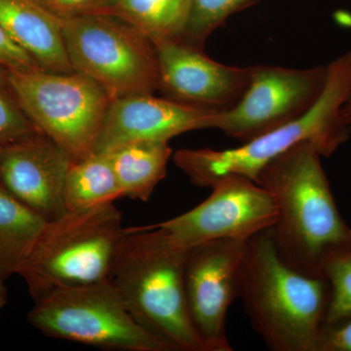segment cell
Segmentation results:
<instances>
[{
	"mask_svg": "<svg viewBox=\"0 0 351 351\" xmlns=\"http://www.w3.org/2000/svg\"><path fill=\"white\" fill-rule=\"evenodd\" d=\"M321 156L301 143L267 164L256 182L276 201L271 232L278 255L297 271L324 278L325 262L350 243L351 230L337 208Z\"/></svg>",
	"mask_w": 351,
	"mask_h": 351,
	"instance_id": "cell-1",
	"label": "cell"
},
{
	"mask_svg": "<svg viewBox=\"0 0 351 351\" xmlns=\"http://www.w3.org/2000/svg\"><path fill=\"white\" fill-rule=\"evenodd\" d=\"M329 295L326 279L306 276L284 262L271 228L247 240L239 298L269 350L316 351Z\"/></svg>",
	"mask_w": 351,
	"mask_h": 351,
	"instance_id": "cell-2",
	"label": "cell"
},
{
	"mask_svg": "<svg viewBox=\"0 0 351 351\" xmlns=\"http://www.w3.org/2000/svg\"><path fill=\"white\" fill-rule=\"evenodd\" d=\"M186 254L156 225L126 228L110 281L132 317L171 351H205L184 297Z\"/></svg>",
	"mask_w": 351,
	"mask_h": 351,
	"instance_id": "cell-3",
	"label": "cell"
},
{
	"mask_svg": "<svg viewBox=\"0 0 351 351\" xmlns=\"http://www.w3.org/2000/svg\"><path fill=\"white\" fill-rule=\"evenodd\" d=\"M351 99V50L327 66L324 90L313 107L294 121L242 143L233 149H182L173 161L191 182L210 188L226 176L256 182L261 171L276 157L301 143H309L322 156H330L350 135L343 108Z\"/></svg>",
	"mask_w": 351,
	"mask_h": 351,
	"instance_id": "cell-4",
	"label": "cell"
},
{
	"mask_svg": "<svg viewBox=\"0 0 351 351\" xmlns=\"http://www.w3.org/2000/svg\"><path fill=\"white\" fill-rule=\"evenodd\" d=\"M114 202L47 221L18 276L34 302L56 289L110 280L125 234Z\"/></svg>",
	"mask_w": 351,
	"mask_h": 351,
	"instance_id": "cell-5",
	"label": "cell"
},
{
	"mask_svg": "<svg viewBox=\"0 0 351 351\" xmlns=\"http://www.w3.org/2000/svg\"><path fill=\"white\" fill-rule=\"evenodd\" d=\"M25 115L71 160L94 154L112 99L82 73L6 71Z\"/></svg>",
	"mask_w": 351,
	"mask_h": 351,
	"instance_id": "cell-6",
	"label": "cell"
},
{
	"mask_svg": "<svg viewBox=\"0 0 351 351\" xmlns=\"http://www.w3.org/2000/svg\"><path fill=\"white\" fill-rule=\"evenodd\" d=\"M62 22L73 71L100 85L112 100L159 89L156 46L137 27L99 12L64 18Z\"/></svg>",
	"mask_w": 351,
	"mask_h": 351,
	"instance_id": "cell-7",
	"label": "cell"
},
{
	"mask_svg": "<svg viewBox=\"0 0 351 351\" xmlns=\"http://www.w3.org/2000/svg\"><path fill=\"white\" fill-rule=\"evenodd\" d=\"M27 321L44 336L105 350L171 351L132 317L112 281L56 289Z\"/></svg>",
	"mask_w": 351,
	"mask_h": 351,
	"instance_id": "cell-8",
	"label": "cell"
},
{
	"mask_svg": "<svg viewBox=\"0 0 351 351\" xmlns=\"http://www.w3.org/2000/svg\"><path fill=\"white\" fill-rule=\"evenodd\" d=\"M327 66L311 69L251 66L250 80L233 107L219 112L214 129L245 143L294 121L319 98Z\"/></svg>",
	"mask_w": 351,
	"mask_h": 351,
	"instance_id": "cell-9",
	"label": "cell"
},
{
	"mask_svg": "<svg viewBox=\"0 0 351 351\" xmlns=\"http://www.w3.org/2000/svg\"><path fill=\"white\" fill-rule=\"evenodd\" d=\"M247 240L226 239L189 249L184 289L189 318L205 351H232L226 317L239 295Z\"/></svg>",
	"mask_w": 351,
	"mask_h": 351,
	"instance_id": "cell-10",
	"label": "cell"
},
{
	"mask_svg": "<svg viewBox=\"0 0 351 351\" xmlns=\"http://www.w3.org/2000/svg\"><path fill=\"white\" fill-rule=\"evenodd\" d=\"M211 189L204 202L156 225L184 250L214 240L249 239L276 223L274 197L248 178L226 176Z\"/></svg>",
	"mask_w": 351,
	"mask_h": 351,
	"instance_id": "cell-11",
	"label": "cell"
},
{
	"mask_svg": "<svg viewBox=\"0 0 351 351\" xmlns=\"http://www.w3.org/2000/svg\"><path fill=\"white\" fill-rule=\"evenodd\" d=\"M159 64V89L171 100L208 108L228 110L248 86L251 66L218 63L201 48L182 39L154 43Z\"/></svg>",
	"mask_w": 351,
	"mask_h": 351,
	"instance_id": "cell-12",
	"label": "cell"
},
{
	"mask_svg": "<svg viewBox=\"0 0 351 351\" xmlns=\"http://www.w3.org/2000/svg\"><path fill=\"white\" fill-rule=\"evenodd\" d=\"M73 161L43 133L0 145V184L47 221L68 212L66 174Z\"/></svg>",
	"mask_w": 351,
	"mask_h": 351,
	"instance_id": "cell-13",
	"label": "cell"
},
{
	"mask_svg": "<svg viewBox=\"0 0 351 351\" xmlns=\"http://www.w3.org/2000/svg\"><path fill=\"white\" fill-rule=\"evenodd\" d=\"M219 112L154 94L114 99L95 152H108L134 141L169 142L186 132L214 129Z\"/></svg>",
	"mask_w": 351,
	"mask_h": 351,
	"instance_id": "cell-14",
	"label": "cell"
},
{
	"mask_svg": "<svg viewBox=\"0 0 351 351\" xmlns=\"http://www.w3.org/2000/svg\"><path fill=\"white\" fill-rule=\"evenodd\" d=\"M0 25L41 69L73 73L62 18L38 0H0Z\"/></svg>",
	"mask_w": 351,
	"mask_h": 351,
	"instance_id": "cell-15",
	"label": "cell"
},
{
	"mask_svg": "<svg viewBox=\"0 0 351 351\" xmlns=\"http://www.w3.org/2000/svg\"><path fill=\"white\" fill-rule=\"evenodd\" d=\"M123 195L147 202L166 176L173 151L169 142L134 141L106 152Z\"/></svg>",
	"mask_w": 351,
	"mask_h": 351,
	"instance_id": "cell-16",
	"label": "cell"
},
{
	"mask_svg": "<svg viewBox=\"0 0 351 351\" xmlns=\"http://www.w3.org/2000/svg\"><path fill=\"white\" fill-rule=\"evenodd\" d=\"M47 221L0 184V276L18 274Z\"/></svg>",
	"mask_w": 351,
	"mask_h": 351,
	"instance_id": "cell-17",
	"label": "cell"
},
{
	"mask_svg": "<svg viewBox=\"0 0 351 351\" xmlns=\"http://www.w3.org/2000/svg\"><path fill=\"white\" fill-rule=\"evenodd\" d=\"M191 6V0H108L97 12L126 21L154 43L181 39Z\"/></svg>",
	"mask_w": 351,
	"mask_h": 351,
	"instance_id": "cell-18",
	"label": "cell"
},
{
	"mask_svg": "<svg viewBox=\"0 0 351 351\" xmlns=\"http://www.w3.org/2000/svg\"><path fill=\"white\" fill-rule=\"evenodd\" d=\"M123 191L106 152H94L71 164L64 186L68 211L88 209L123 197Z\"/></svg>",
	"mask_w": 351,
	"mask_h": 351,
	"instance_id": "cell-19",
	"label": "cell"
},
{
	"mask_svg": "<svg viewBox=\"0 0 351 351\" xmlns=\"http://www.w3.org/2000/svg\"><path fill=\"white\" fill-rule=\"evenodd\" d=\"M258 0H191L188 22L181 39L203 49L216 29L233 14L243 10Z\"/></svg>",
	"mask_w": 351,
	"mask_h": 351,
	"instance_id": "cell-20",
	"label": "cell"
},
{
	"mask_svg": "<svg viewBox=\"0 0 351 351\" xmlns=\"http://www.w3.org/2000/svg\"><path fill=\"white\" fill-rule=\"evenodd\" d=\"M323 277L330 291L325 324L351 316V242L327 258Z\"/></svg>",
	"mask_w": 351,
	"mask_h": 351,
	"instance_id": "cell-21",
	"label": "cell"
},
{
	"mask_svg": "<svg viewBox=\"0 0 351 351\" xmlns=\"http://www.w3.org/2000/svg\"><path fill=\"white\" fill-rule=\"evenodd\" d=\"M41 133L21 108L7 78L0 69V145L11 144Z\"/></svg>",
	"mask_w": 351,
	"mask_h": 351,
	"instance_id": "cell-22",
	"label": "cell"
},
{
	"mask_svg": "<svg viewBox=\"0 0 351 351\" xmlns=\"http://www.w3.org/2000/svg\"><path fill=\"white\" fill-rule=\"evenodd\" d=\"M316 351H351V316L325 324Z\"/></svg>",
	"mask_w": 351,
	"mask_h": 351,
	"instance_id": "cell-23",
	"label": "cell"
},
{
	"mask_svg": "<svg viewBox=\"0 0 351 351\" xmlns=\"http://www.w3.org/2000/svg\"><path fill=\"white\" fill-rule=\"evenodd\" d=\"M40 68L24 49L9 38L0 25V69L4 71H24Z\"/></svg>",
	"mask_w": 351,
	"mask_h": 351,
	"instance_id": "cell-24",
	"label": "cell"
},
{
	"mask_svg": "<svg viewBox=\"0 0 351 351\" xmlns=\"http://www.w3.org/2000/svg\"><path fill=\"white\" fill-rule=\"evenodd\" d=\"M58 17L69 18L100 10L108 0H38Z\"/></svg>",
	"mask_w": 351,
	"mask_h": 351,
	"instance_id": "cell-25",
	"label": "cell"
},
{
	"mask_svg": "<svg viewBox=\"0 0 351 351\" xmlns=\"http://www.w3.org/2000/svg\"><path fill=\"white\" fill-rule=\"evenodd\" d=\"M4 281H5V279L0 276V311L3 309L7 304V289Z\"/></svg>",
	"mask_w": 351,
	"mask_h": 351,
	"instance_id": "cell-26",
	"label": "cell"
},
{
	"mask_svg": "<svg viewBox=\"0 0 351 351\" xmlns=\"http://www.w3.org/2000/svg\"><path fill=\"white\" fill-rule=\"evenodd\" d=\"M343 117H345L346 125L350 129L351 134V99L346 104L345 108H343Z\"/></svg>",
	"mask_w": 351,
	"mask_h": 351,
	"instance_id": "cell-27",
	"label": "cell"
}]
</instances>
